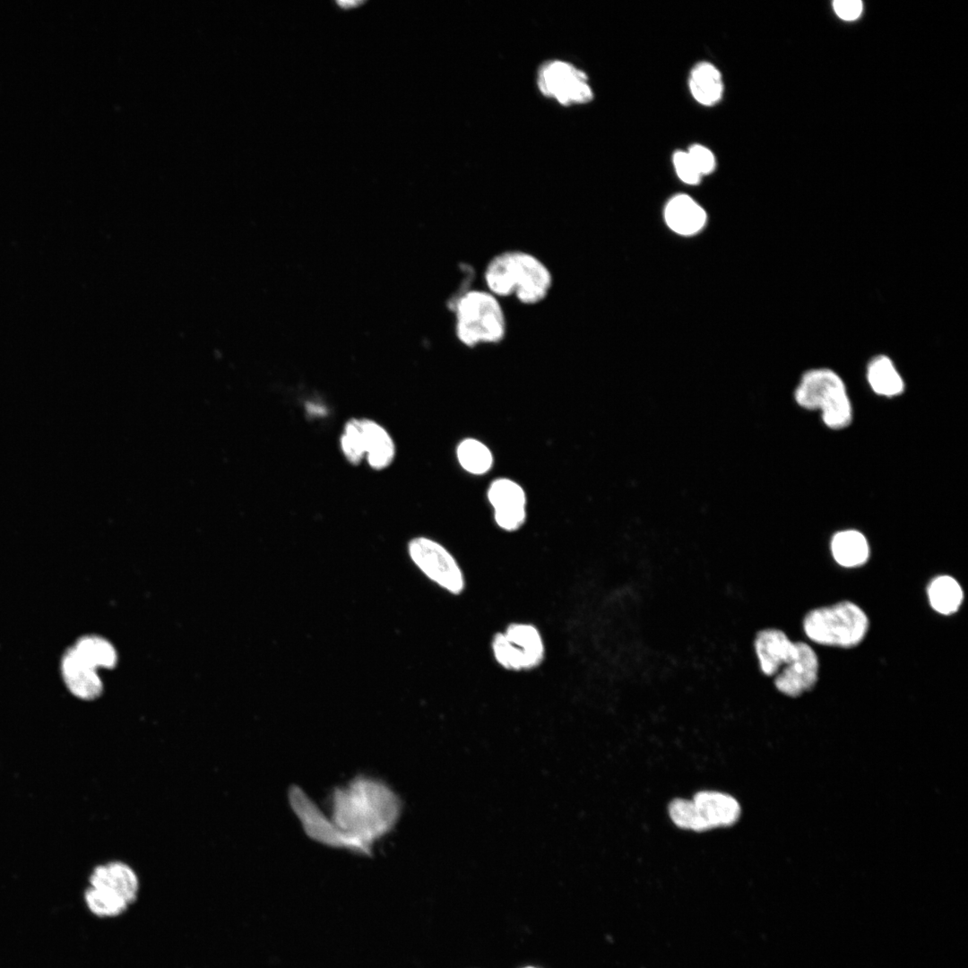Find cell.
Instances as JSON below:
<instances>
[{
    "label": "cell",
    "instance_id": "22",
    "mask_svg": "<svg viewBox=\"0 0 968 968\" xmlns=\"http://www.w3.org/2000/svg\"><path fill=\"white\" fill-rule=\"evenodd\" d=\"M488 499L494 510L523 508L526 503L523 488L515 481L506 478L495 480L490 484Z\"/></svg>",
    "mask_w": 968,
    "mask_h": 968
},
{
    "label": "cell",
    "instance_id": "19",
    "mask_svg": "<svg viewBox=\"0 0 968 968\" xmlns=\"http://www.w3.org/2000/svg\"><path fill=\"white\" fill-rule=\"evenodd\" d=\"M831 551L834 560L845 567L864 565L869 556V546L866 537L856 530H845L836 532L831 541Z\"/></svg>",
    "mask_w": 968,
    "mask_h": 968
},
{
    "label": "cell",
    "instance_id": "10",
    "mask_svg": "<svg viewBox=\"0 0 968 968\" xmlns=\"http://www.w3.org/2000/svg\"><path fill=\"white\" fill-rule=\"evenodd\" d=\"M797 643L796 656L779 670L774 680L780 692L791 696L812 688L818 672V660L814 650L803 642Z\"/></svg>",
    "mask_w": 968,
    "mask_h": 968
},
{
    "label": "cell",
    "instance_id": "4",
    "mask_svg": "<svg viewBox=\"0 0 968 968\" xmlns=\"http://www.w3.org/2000/svg\"><path fill=\"white\" fill-rule=\"evenodd\" d=\"M794 397L801 408L819 410L824 424L831 429H843L852 420V406L846 385L831 368L817 367L805 371Z\"/></svg>",
    "mask_w": 968,
    "mask_h": 968
},
{
    "label": "cell",
    "instance_id": "17",
    "mask_svg": "<svg viewBox=\"0 0 968 968\" xmlns=\"http://www.w3.org/2000/svg\"><path fill=\"white\" fill-rule=\"evenodd\" d=\"M689 90L694 99L704 106H713L723 94V82L720 71L709 62H699L691 70Z\"/></svg>",
    "mask_w": 968,
    "mask_h": 968
},
{
    "label": "cell",
    "instance_id": "6",
    "mask_svg": "<svg viewBox=\"0 0 968 968\" xmlns=\"http://www.w3.org/2000/svg\"><path fill=\"white\" fill-rule=\"evenodd\" d=\"M491 651L497 663L510 671H528L545 659V644L537 627L514 622L494 635Z\"/></svg>",
    "mask_w": 968,
    "mask_h": 968
},
{
    "label": "cell",
    "instance_id": "1",
    "mask_svg": "<svg viewBox=\"0 0 968 968\" xmlns=\"http://www.w3.org/2000/svg\"><path fill=\"white\" fill-rule=\"evenodd\" d=\"M400 812L401 802L394 792L373 779L358 778L333 797V823L349 849L362 852L394 825Z\"/></svg>",
    "mask_w": 968,
    "mask_h": 968
},
{
    "label": "cell",
    "instance_id": "5",
    "mask_svg": "<svg viewBox=\"0 0 968 968\" xmlns=\"http://www.w3.org/2000/svg\"><path fill=\"white\" fill-rule=\"evenodd\" d=\"M803 627L808 637L817 644L848 648L862 641L869 619L856 604L842 601L809 611Z\"/></svg>",
    "mask_w": 968,
    "mask_h": 968
},
{
    "label": "cell",
    "instance_id": "9",
    "mask_svg": "<svg viewBox=\"0 0 968 968\" xmlns=\"http://www.w3.org/2000/svg\"><path fill=\"white\" fill-rule=\"evenodd\" d=\"M99 664L73 643L62 653L59 672L70 694L83 701L98 698L103 690Z\"/></svg>",
    "mask_w": 968,
    "mask_h": 968
},
{
    "label": "cell",
    "instance_id": "12",
    "mask_svg": "<svg viewBox=\"0 0 968 968\" xmlns=\"http://www.w3.org/2000/svg\"><path fill=\"white\" fill-rule=\"evenodd\" d=\"M291 804L309 836L330 846L349 848L333 821L325 817L301 791L293 790Z\"/></svg>",
    "mask_w": 968,
    "mask_h": 968
},
{
    "label": "cell",
    "instance_id": "30",
    "mask_svg": "<svg viewBox=\"0 0 968 968\" xmlns=\"http://www.w3.org/2000/svg\"><path fill=\"white\" fill-rule=\"evenodd\" d=\"M521 968H540V967H538V966H535V965H525V966H523Z\"/></svg>",
    "mask_w": 968,
    "mask_h": 968
},
{
    "label": "cell",
    "instance_id": "15",
    "mask_svg": "<svg viewBox=\"0 0 968 968\" xmlns=\"http://www.w3.org/2000/svg\"><path fill=\"white\" fill-rule=\"evenodd\" d=\"M365 459L370 468L382 471L395 458L396 447L389 432L378 422L361 419Z\"/></svg>",
    "mask_w": 968,
    "mask_h": 968
},
{
    "label": "cell",
    "instance_id": "2",
    "mask_svg": "<svg viewBox=\"0 0 968 968\" xmlns=\"http://www.w3.org/2000/svg\"><path fill=\"white\" fill-rule=\"evenodd\" d=\"M483 276L487 290L494 296H514L527 306L543 301L553 283L550 270L540 258L516 249L495 255L488 262Z\"/></svg>",
    "mask_w": 968,
    "mask_h": 968
},
{
    "label": "cell",
    "instance_id": "21",
    "mask_svg": "<svg viewBox=\"0 0 968 968\" xmlns=\"http://www.w3.org/2000/svg\"><path fill=\"white\" fill-rule=\"evenodd\" d=\"M456 454L461 466L472 474H484L493 463L490 450L474 438L462 440L457 446Z\"/></svg>",
    "mask_w": 968,
    "mask_h": 968
},
{
    "label": "cell",
    "instance_id": "18",
    "mask_svg": "<svg viewBox=\"0 0 968 968\" xmlns=\"http://www.w3.org/2000/svg\"><path fill=\"white\" fill-rule=\"evenodd\" d=\"M866 375L870 388L880 396L892 398L904 391V381L886 355L873 357L868 363Z\"/></svg>",
    "mask_w": 968,
    "mask_h": 968
},
{
    "label": "cell",
    "instance_id": "29",
    "mask_svg": "<svg viewBox=\"0 0 968 968\" xmlns=\"http://www.w3.org/2000/svg\"><path fill=\"white\" fill-rule=\"evenodd\" d=\"M833 5L836 14L845 21L857 19L862 12V3L860 0H835Z\"/></svg>",
    "mask_w": 968,
    "mask_h": 968
},
{
    "label": "cell",
    "instance_id": "23",
    "mask_svg": "<svg viewBox=\"0 0 968 968\" xmlns=\"http://www.w3.org/2000/svg\"><path fill=\"white\" fill-rule=\"evenodd\" d=\"M340 448L350 464L358 465L365 459L361 419L351 418L345 422L340 436Z\"/></svg>",
    "mask_w": 968,
    "mask_h": 968
},
{
    "label": "cell",
    "instance_id": "28",
    "mask_svg": "<svg viewBox=\"0 0 968 968\" xmlns=\"http://www.w3.org/2000/svg\"><path fill=\"white\" fill-rule=\"evenodd\" d=\"M494 518L499 528L507 532L516 531L525 522V507L494 510Z\"/></svg>",
    "mask_w": 968,
    "mask_h": 968
},
{
    "label": "cell",
    "instance_id": "11",
    "mask_svg": "<svg viewBox=\"0 0 968 968\" xmlns=\"http://www.w3.org/2000/svg\"><path fill=\"white\" fill-rule=\"evenodd\" d=\"M754 649L761 671L766 676H775L796 656L798 643L791 642L779 629L767 628L757 633Z\"/></svg>",
    "mask_w": 968,
    "mask_h": 968
},
{
    "label": "cell",
    "instance_id": "7",
    "mask_svg": "<svg viewBox=\"0 0 968 968\" xmlns=\"http://www.w3.org/2000/svg\"><path fill=\"white\" fill-rule=\"evenodd\" d=\"M408 552L417 567L439 587L454 595L464 591L463 571L442 544L430 538L416 537L410 540Z\"/></svg>",
    "mask_w": 968,
    "mask_h": 968
},
{
    "label": "cell",
    "instance_id": "24",
    "mask_svg": "<svg viewBox=\"0 0 968 968\" xmlns=\"http://www.w3.org/2000/svg\"><path fill=\"white\" fill-rule=\"evenodd\" d=\"M90 910L99 916H116L123 912L128 903L117 895L91 886L85 892Z\"/></svg>",
    "mask_w": 968,
    "mask_h": 968
},
{
    "label": "cell",
    "instance_id": "25",
    "mask_svg": "<svg viewBox=\"0 0 968 968\" xmlns=\"http://www.w3.org/2000/svg\"><path fill=\"white\" fill-rule=\"evenodd\" d=\"M669 814L673 823L682 829L696 832L707 830L692 799L672 800L669 806Z\"/></svg>",
    "mask_w": 968,
    "mask_h": 968
},
{
    "label": "cell",
    "instance_id": "16",
    "mask_svg": "<svg viewBox=\"0 0 968 968\" xmlns=\"http://www.w3.org/2000/svg\"><path fill=\"white\" fill-rule=\"evenodd\" d=\"M667 225L678 234L693 235L705 224L704 210L690 196L680 194L673 196L664 210Z\"/></svg>",
    "mask_w": 968,
    "mask_h": 968
},
{
    "label": "cell",
    "instance_id": "14",
    "mask_svg": "<svg viewBox=\"0 0 968 968\" xmlns=\"http://www.w3.org/2000/svg\"><path fill=\"white\" fill-rule=\"evenodd\" d=\"M707 830L731 825L740 815L739 802L731 796L713 791H702L692 799Z\"/></svg>",
    "mask_w": 968,
    "mask_h": 968
},
{
    "label": "cell",
    "instance_id": "26",
    "mask_svg": "<svg viewBox=\"0 0 968 968\" xmlns=\"http://www.w3.org/2000/svg\"><path fill=\"white\" fill-rule=\"evenodd\" d=\"M673 165L679 179L688 185H696L702 176L698 172L687 151H677L672 157Z\"/></svg>",
    "mask_w": 968,
    "mask_h": 968
},
{
    "label": "cell",
    "instance_id": "20",
    "mask_svg": "<svg viewBox=\"0 0 968 968\" xmlns=\"http://www.w3.org/2000/svg\"><path fill=\"white\" fill-rule=\"evenodd\" d=\"M928 596L931 607L936 611L943 615H950L959 609L964 593L955 579L949 575H940L929 583Z\"/></svg>",
    "mask_w": 968,
    "mask_h": 968
},
{
    "label": "cell",
    "instance_id": "13",
    "mask_svg": "<svg viewBox=\"0 0 968 968\" xmlns=\"http://www.w3.org/2000/svg\"><path fill=\"white\" fill-rule=\"evenodd\" d=\"M91 886L111 892L128 904L136 898L139 882L134 869L122 861L97 866L90 876Z\"/></svg>",
    "mask_w": 968,
    "mask_h": 968
},
{
    "label": "cell",
    "instance_id": "3",
    "mask_svg": "<svg viewBox=\"0 0 968 968\" xmlns=\"http://www.w3.org/2000/svg\"><path fill=\"white\" fill-rule=\"evenodd\" d=\"M454 332L459 341L469 348L497 344L506 334V320L498 298L488 290H467L454 305Z\"/></svg>",
    "mask_w": 968,
    "mask_h": 968
},
{
    "label": "cell",
    "instance_id": "27",
    "mask_svg": "<svg viewBox=\"0 0 968 968\" xmlns=\"http://www.w3.org/2000/svg\"><path fill=\"white\" fill-rule=\"evenodd\" d=\"M687 151L701 176L708 175L714 170L716 160L707 147L696 143L691 145Z\"/></svg>",
    "mask_w": 968,
    "mask_h": 968
},
{
    "label": "cell",
    "instance_id": "8",
    "mask_svg": "<svg viewBox=\"0 0 968 968\" xmlns=\"http://www.w3.org/2000/svg\"><path fill=\"white\" fill-rule=\"evenodd\" d=\"M538 89L563 106L582 105L593 99L587 74L571 63L549 60L538 70Z\"/></svg>",
    "mask_w": 968,
    "mask_h": 968
}]
</instances>
